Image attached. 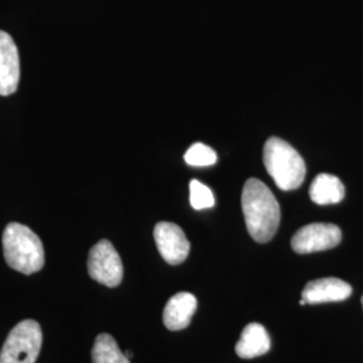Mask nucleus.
Here are the masks:
<instances>
[{"instance_id": "f257e3e1", "label": "nucleus", "mask_w": 363, "mask_h": 363, "mask_svg": "<svg viewBox=\"0 0 363 363\" xmlns=\"http://www.w3.org/2000/svg\"><path fill=\"white\" fill-rule=\"evenodd\" d=\"M242 211L247 229L257 242L271 241L280 225V205L265 183L250 178L242 190Z\"/></svg>"}, {"instance_id": "f03ea898", "label": "nucleus", "mask_w": 363, "mask_h": 363, "mask_svg": "<svg viewBox=\"0 0 363 363\" xmlns=\"http://www.w3.org/2000/svg\"><path fill=\"white\" fill-rule=\"evenodd\" d=\"M3 252L9 267L23 274L39 272L45 265L42 241L30 228L18 222L4 229Z\"/></svg>"}, {"instance_id": "7ed1b4c3", "label": "nucleus", "mask_w": 363, "mask_h": 363, "mask_svg": "<svg viewBox=\"0 0 363 363\" xmlns=\"http://www.w3.org/2000/svg\"><path fill=\"white\" fill-rule=\"evenodd\" d=\"M264 164L276 186L284 191L296 190L306 178V163L298 151L279 138L264 145Z\"/></svg>"}, {"instance_id": "20e7f679", "label": "nucleus", "mask_w": 363, "mask_h": 363, "mask_svg": "<svg viewBox=\"0 0 363 363\" xmlns=\"http://www.w3.org/2000/svg\"><path fill=\"white\" fill-rule=\"evenodd\" d=\"M42 346V330L35 320L27 319L15 325L6 339L0 363H35Z\"/></svg>"}, {"instance_id": "39448f33", "label": "nucleus", "mask_w": 363, "mask_h": 363, "mask_svg": "<svg viewBox=\"0 0 363 363\" xmlns=\"http://www.w3.org/2000/svg\"><path fill=\"white\" fill-rule=\"evenodd\" d=\"M88 272L94 281L115 288L123 280V262L111 241L101 240L91 247Z\"/></svg>"}, {"instance_id": "423d86ee", "label": "nucleus", "mask_w": 363, "mask_h": 363, "mask_svg": "<svg viewBox=\"0 0 363 363\" xmlns=\"http://www.w3.org/2000/svg\"><path fill=\"white\" fill-rule=\"evenodd\" d=\"M342 241V230L334 223H310L298 229L291 240V247L298 255L328 250Z\"/></svg>"}, {"instance_id": "0eeeda50", "label": "nucleus", "mask_w": 363, "mask_h": 363, "mask_svg": "<svg viewBox=\"0 0 363 363\" xmlns=\"http://www.w3.org/2000/svg\"><path fill=\"white\" fill-rule=\"evenodd\" d=\"M154 237L160 256L169 265H178L187 259L190 242L178 225L159 222L155 226Z\"/></svg>"}, {"instance_id": "6e6552de", "label": "nucleus", "mask_w": 363, "mask_h": 363, "mask_svg": "<svg viewBox=\"0 0 363 363\" xmlns=\"http://www.w3.org/2000/svg\"><path fill=\"white\" fill-rule=\"evenodd\" d=\"M21 62L18 48L10 34L0 31V96H10L18 89Z\"/></svg>"}, {"instance_id": "1a4fd4ad", "label": "nucleus", "mask_w": 363, "mask_h": 363, "mask_svg": "<svg viewBox=\"0 0 363 363\" xmlns=\"http://www.w3.org/2000/svg\"><path fill=\"white\" fill-rule=\"evenodd\" d=\"M352 294V288L349 283L337 277H325L310 281L301 292V298L307 304H322L343 301Z\"/></svg>"}, {"instance_id": "9d476101", "label": "nucleus", "mask_w": 363, "mask_h": 363, "mask_svg": "<svg viewBox=\"0 0 363 363\" xmlns=\"http://www.w3.org/2000/svg\"><path fill=\"white\" fill-rule=\"evenodd\" d=\"M196 298L189 292H179L169 298L163 311V322L169 331H179L190 325L196 310Z\"/></svg>"}, {"instance_id": "9b49d317", "label": "nucleus", "mask_w": 363, "mask_h": 363, "mask_svg": "<svg viewBox=\"0 0 363 363\" xmlns=\"http://www.w3.org/2000/svg\"><path fill=\"white\" fill-rule=\"evenodd\" d=\"M271 350V337L265 327L259 323H249L244 328L235 345V352L242 359H252Z\"/></svg>"}, {"instance_id": "f8f14e48", "label": "nucleus", "mask_w": 363, "mask_h": 363, "mask_svg": "<svg viewBox=\"0 0 363 363\" xmlns=\"http://www.w3.org/2000/svg\"><path fill=\"white\" fill-rule=\"evenodd\" d=\"M346 189L342 181L331 174H319L310 187V196L316 205H334L343 201Z\"/></svg>"}, {"instance_id": "ddd939ff", "label": "nucleus", "mask_w": 363, "mask_h": 363, "mask_svg": "<svg viewBox=\"0 0 363 363\" xmlns=\"http://www.w3.org/2000/svg\"><path fill=\"white\" fill-rule=\"evenodd\" d=\"M93 363H130L124 352L118 349L117 342L109 334L96 337L91 350Z\"/></svg>"}, {"instance_id": "4468645a", "label": "nucleus", "mask_w": 363, "mask_h": 363, "mask_svg": "<svg viewBox=\"0 0 363 363\" xmlns=\"http://www.w3.org/2000/svg\"><path fill=\"white\" fill-rule=\"evenodd\" d=\"M184 162L194 167H208L217 162V154L203 143H194L184 154Z\"/></svg>"}, {"instance_id": "2eb2a0df", "label": "nucleus", "mask_w": 363, "mask_h": 363, "mask_svg": "<svg viewBox=\"0 0 363 363\" xmlns=\"http://www.w3.org/2000/svg\"><path fill=\"white\" fill-rule=\"evenodd\" d=\"M190 203L195 210H203L213 208L216 199L208 186L194 179L190 182Z\"/></svg>"}, {"instance_id": "dca6fc26", "label": "nucleus", "mask_w": 363, "mask_h": 363, "mask_svg": "<svg viewBox=\"0 0 363 363\" xmlns=\"http://www.w3.org/2000/svg\"><path fill=\"white\" fill-rule=\"evenodd\" d=\"M125 357H127L128 359H130V358L133 357V352H132V351H127V352H125Z\"/></svg>"}, {"instance_id": "f3484780", "label": "nucleus", "mask_w": 363, "mask_h": 363, "mask_svg": "<svg viewBox=\"0 0 363 363\" xmlns=\"http://www.w3.org/2000/svg\"><path fill=\"white\" fill-rule=\"evenodd\" d=\"M362 307H363V296H362Z\"/></svg>"}]
</instances>
